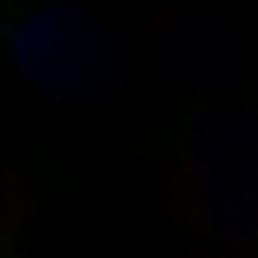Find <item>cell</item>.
I'll use <instances>...</instances> for the list:
<instances>
[{"instance_id": "1", "label": "cell", "mask_w": 258, "mask_h": 258, "mask_svg": "<svg viewBox=\"0 0 258 258\" xmlns=\"http://www.w3.org/2000/svg\"><path fill=\"white\" fill-rule=\"evenodd\" d=\"M13 59L31 87L59 100L103 97L121 78L115 38L75 7L34 10L16 28Z\"/></svg>"}, {"instance_id": "2", "label": "cell", "mask_w": 258, "mask_h": 258, "mask_svg": "<svg viewBox=\"0 0 258 258\" xmlns=\"http://www.w3.org/2000/svg\"><path fill=\"white\" fill-rule=\"evenodd\" d=\"M196 180L209 215L230 230H258V131L255 124H209L196 150Z\"/></svg>"}]
</instances>
